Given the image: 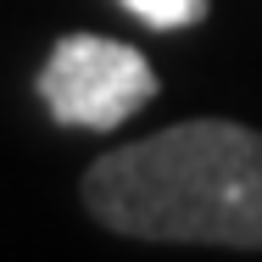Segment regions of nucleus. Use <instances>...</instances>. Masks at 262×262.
<instances>
[{
	"label": "nucleus",
	"instance_id": "nucleus-1",
	"mask_svg": "<svg viewBox=\"0 0 262 262\" xmlns=\"http://www.w3.org/2000/svg\"><path fill=\"white\" fill-rule=\"evenodd\" d=\"M84 207L134 240L262 251V134L195 117L117 145L84 173Z\"/></svg>",
	"mask_w": 262,
	"mask_h": 262
},
{
	"label": "nucleus",
	"instance_id": "nucleus-2",
	"mask_svg": "<svg viewBox=\"0 0 262 262\" xmlns=\"http://www.w3.org/2000/svg\"><path fill=\"white\" fill-rule=\"evenodd\" d=\"M151 95H157L151 61L134 45L101 34H61L39 67V101L51 106L61 128L112 134L140 106H151Z\"/></svg>",
	"mask_w": 262,
	"mask_h": 262
},
{
	"label": "nucleus",
	"instance_id": "nucleus-3",
	"mask_svg": "<svg viewBox=\"0 0 262 262\" xmlns=\"http://www.w3.org/2000/svg\"><path fill=\"white\" fill-rule=\"evenodd\" d=\"M128 17H140L145 28H195L207 17V0H117Z\"/></svg>",
	"mask_w": 262,
	"mask_h": 262
}]
</instances>
